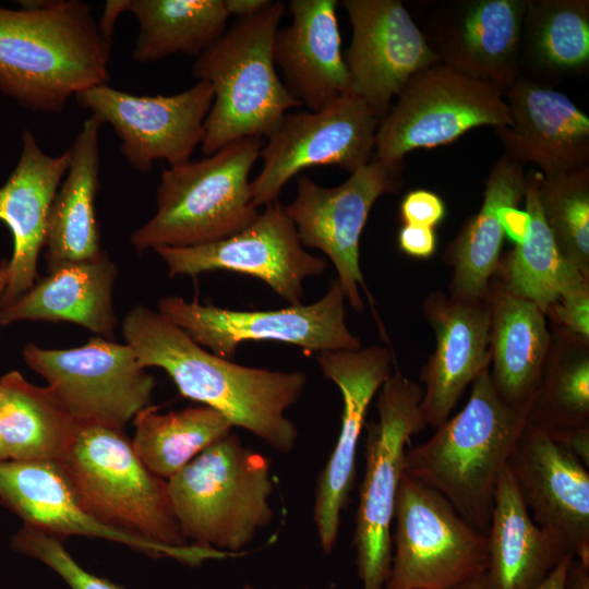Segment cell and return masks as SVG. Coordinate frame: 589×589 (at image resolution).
Segmentation results:
<instances>
[{"instance_id": "obj_1", "label": "cell", "mask_w": 589, "mask_h": 589, "mask_svg": "<svg viewBox=\"0 0 589 589\" xmlns=\"http://www.w3.org/2000/svg\"><path fill=\"white\" fill-rule=\"evenodd\" d=\"M125 344L144 368L163 369L179 393L213 408L274 449L290 453L298 440L286 410L302 395V371L244 366L206 351L158 311L135 305L122 321Z\"/></svg>"}, {"instance_id": "obj_2", "label": "cell", "mask_w": 589, "mask_h": 589, "mask_svg": "<svg viewBox=\"0 0 589 589\" xmlns=\"http://www.w3.org/2000/svg\"><path fill=\"white\" fill-rule=\"evenodd\" d=\"M110 50L83 1L0 8V92L29 110L60 112L71 96L107 83Z\"/></svg>"}, {"instance_id": "obj_3", "label": "cell", "mask_w": 589, "mask_h": 589, "mask_svg": "<svg viewBox=\"0 0 589 589\" xmlns=\"http://www.w3.org/2000/svg\"><path fill=\"white\" fill-rule=\"evenodd\" d=\"M529 412L504 401L490 369L471 384L465 407L424 443L407 448L405 474L443 495L471 526L486 533L502 472Z\"/></svg>"}, {"instance_id": "obj_4", "label": "cell", "mask_w": 589, "mask_h": 589, "mask_svg": "<svg viewBox=\"0 0 589 589\" xmlns=\"http://www.w3.org/2000/svg\"><path fill=\"white\" fill-rule=\"evenodd\" d=\"M284 11V2L272 1L264 10L237 19L196 57L192 74L214 92L201 143L206 156L241 139L267 136L289 109L302 106L274 62V39Z\"/></svg>"}, {"instance_id": "obj_5", "label": "cell", "mask_w": 589, "mask_h": 589, "mask_svg": "<svg viewBox=\"0 0 589 589\" xmlns=\"http://www.w3.org/2000/svg\"><path fill=\"white\" fill-rule=\"evenodd\" d=\"M180 529L193 544L241 556L274 517L271 461L228 434L167 480Z\"/></svg>"}, {"instance_id": "obj_6", "label": "cell", "mask_w": 589, "mask_h": 589, "mask_svg": "<svg viewBox=\"0 0 589 589\" xmlns=\"http://www.w3.org/2000/svg\"><path fill=\"white\" fill-rule=\"evenodd\" d=\"M263 145V137H245L201 160L163 168L157 211L130 243L140 252L193 247L243 230L259 215L249 175Z\"/></svg>"}, {"instance_id": "obj_7", "label": "cell", "mask_w": 589, "mask_h": 589, "mask_svg": "<svg viewBox=\"0 0 589 589\" xmlns=\"http://www.w3.org/2000/svg\"><path fill=\"white\" fill-rule=\"evenodd\" d=\"M79 501L95 518L167 546H187L167 480L148 470L122 431L80 423L60 461Z\"/></svg>"}, {"instance_id": "obj_8", "label": "cell", "mask_w": 589, "mask_h": 589, "mask_svg": "<svg viewBox=\"0 0 589 589\" xmlns=\"http://www.w3.org/2000/svg\"><path fill=\"white\" fill-rule=\"evenodd\" d=\"M422 393V386L396 370L380 388L378 420L366 425L365 471L353 534L362 589H383L388 576L392 522L407 446L426 426Z\"/></svg>"}, {"instance_id": "obj_9", "label": "cell", "mask_w": 589, "mask_h": 589, "mask_svg": "<svg viewBox=\"0 0 589 589\" xmlns=\"http://www.w3.org/2000/svg\"><path fill=\"white\" fill-rule=\"evenodd\" d=\"M386 589H454L484 574L485 533L438 492L404 473L395 504Z\"/></svg>"}, {"instance_id": "obj_10", "label": "cell", "mask_w": 589, "mask_h": 589, "mask_svg": "<svg viewBox=\"0 0 589 589\" xmlns=\"http://www.w3.org/2000/svg\"><path fill=\"white\" fill-rule=\"evenodd\" d=\"M509 123V109L498 89L438 62L416 73L381 118L373 159L402 164L416 148L448 144L473 128Z\"/></svg>"}, {"instance_id": "obj_11", "label": "cell", "mask_w": 589, "mask_h": 589, "mask_svg": "<svg viewBox=\"0 0 589 589\" xmlns=\"http://www.w3.org/2000/svg\"><path fill=\"white\" fill-rule=\"evenodd\" d=\"M345 292L337 279L311 304L268 311H236L169 296L158 312L196 344L228 359L241 342L275 340L310 352L357 350L361 342L346 324Z\"/></svg>"}, {"instance_id": "obj_12", "label": "cell", "mask_w": 589, "mask_h": 589, "mask_svg": "<svg viewBox=\"0 0 589 589\" xmlns=\"http://www.w3.org/2000/svg\"><path fill=\"white\" fill-rule=\"evenodd\" d=\"M23 358L79 423L122 431L148 406L155 387L154 376L131 346L101 337L73 349H44L29 342Z\"/></svg>"}, {"instance_id": "obj_13", "label": "cell", "mask_w": 589, "mask_h": 589, "mask_svg": "<svg viewBox=\"0 0 589 589\" xmlns=\"http://www.w3.org/2000/svg\"><path fill=\"white\" fill-rule=\"evenodd\" d=\"M381 117L347 94L317 111L287 112L266 136L263 167L250 182L257 207L276 200L284 185L312 166H337L350 173L370 163Z\"/></svg>"}, {"instance_id": "obj_14", "label": "cell", "mask_w": 589, "mask_h": 589, "mask_svg": "<svg viewBox=\"0 0 589 589\" xmlns=\"http://www.w3.org/2000/svg\"><path fill=\"white\" fill-rule=\"evenodd\" d=\"M401 184V164L373 159L333 188L300 177L296 199L284 206L302 245L321 250L333 263L346 299L357 312L364 309L359 287L365 288L359 263L360 236L376 200L396 193Z\"/></svg>"}, {"instance_id": "obj_15", "label": "cell", "mask_w": 589, "mask_h": 589, "mask_svg": "<svg viewBox=\"0 0 589 589\" xmlns=\"http://www.w3.org/2000/svg\"><path fill=\"white\" fill-rule=\"evenodd\" d=\"M74 96L82 108L112 127L127 161L148 172L156 160L169 167L190 161L202 143L214 92L207 82L199 81L175 95L137 96L104 83Z\"/></svg>"}, {"instance_id": "obj_16", "label": "cell", "mask_w": 589, "mask_h": 589, "mask_svg": "<svg viewBox=\"0 0 589 589\" xmlns=\"http://www.w3.org/2000/svg\"><path fill=\"white\" fill-rule=\"evenodd\" d=\"M155 251L171 277L236 272L263 280L290 305L302 304L303 281L327 268L326 260L304 249L278 200L265 205L253 223L233 236L200 245Z\"/></svg>"}, {"instance_id": "obj_17", "label": "cell", "mask_w": 589, "mask_h": 589, "mask_svg": "<svg viewBox=\"0 0 589 589\" xmlns=\"http://www.w3.org/2000/svg\"><path fill=\"white\" fill-rule=\"evenodd\" d=\"M352 26L344 56L350 94L361 98L382 118L390 100L418 72L441 61L402 2L344 0Z\"/></svg>"}, {"instance_id": "obj_18", "label": "cell", "mask_w": 589, "mask_h": 589, "mask_svg": "<svg viewBox=\"0 0 589 589\" xmlns=\"http://www.w3.org/2000/svg\"><path fill=\"white\" fill-rule=\"evenodd\" d=\"M392 353L387 347L324 351L316 361L323 375L334 382L342 396L340 432L336 445L318 476L313 521L320 545L330 553L340 528L356 476V455L369 406L390 376Z\"/></svg>"}, {"instance_id": "obj_19", "label": "cell", "mask_w": 589, "mask_h": 589, "mask_svg": "<svg viewBox=\"0 0 589 589\" xmlns=\"http://www.w3.org/2000/svg\"><path fill=\"white\" fill-rule=\"evenodd\" d=\"M0 498L32 526L52 537L84 536L128 545L151 556L172 557L188 564L224 558L228 553L190 544L167 546L105 525L79 501L60 464L51 460H0Z\"/></svg>"}, {"instance_id": "obj_20", "label": "cell", "mask_w": 589, "mask_h": 589, "mask_svg": "<svg viewBox=\"0 0 589 589\" xmlns=\"http://www.w3.org/2000/svg\"><path fill=\"white\" fill-rule=\"evenodd\" d=\"M508 467L538 527L589 567L588 467L528 422Z\"/></svg>"}, {"instance_id": "obj_21", "label": "cell", "mask_w": 589, "mask_h": 589, "mask_svg": "<svg viewBox=\"0 0 589 589\" xmlns=\"http://www.w3.org/2000/svg\"><path fill=\"white\" fill-rule=\"evenodd\" d=\"M423 313L434 332V351L420 371V404L426 425L446 421L466 388L490 368V309L488 299L470 303L441 290L423 301Z\"/></svg>"}, {"instance_id": "obj_22", "label": "cell", "mask_w": 589, "mask_h": 589, "mask_svg": "<svg viewBox=\"0 0 589 589\" xmlns=\"http://www.w3.org/2000/svg\"><path fill=\"white\" fill-rule=\"evenodd\" d=\"M504 96L510 123L495 133L505 155L543 177L588 166L589 118L565 94L519 77Z\"/></svg>"}, {"instance_id": "obj_23", "label": "cell", "mask_w": 589, "mask_h": 589, "mask_svg": "<svg viewBox=\"0 0 589 589\" xmlns=\"http://www.w3.org/2000/svg\"><path fill=\"white\" fill-rule=\"evenodd\" d=\"M528 0H470L438 22L443 63L503 95L519 79V51Z\"/></svg>"}, {"instance_id": "obj_24", "label": "cell", "mask_w": 589, "mask_h": 589, "mask_svg": "<svg viewBox=\"0 0 589 589\" xmlns=\"http://www.w3.org/2000/svg\"><path fill=\"white\" fill-rule=\"evenodd\" d=\"M69 164V149L59 156H49L31 131L23 133L19 163L0 188V220L13 237L9 281L0 297V309L15 302L34 286L49 211Z\"/></svg>"}, {"instance_id": "obj_25", "label": "cell", "mask_w": 589, "mask_h": 589, "mask_svg": "<svg viewBox=\"0 0 589 589\" xmlns=\"http://www.w3.org/2000/svg\"><path fill=\"white\" fill-rule=\"evenodd\" d=\"M337 5L336 0H292L291 22L275 35V65L281 70L289 93L310 111L350 94Z\"/></svg>"}, {"instance_id": "obj_26", "label": "cell", "mask_w": 589, "mask_h": 589, "mask_svg": "<svg viewBox=\"0 0 589 589\" xmlns=\"http://www.w3.org/2000/svg\"><path fill=\"white\" fill-rule=\"evenodd\" d=\"M526 193L522 165L507 155L493 166L485 181L483 203L443 253L452 269L449 297L462 302H483L501 261L506 236L505 212L517 207Z\"/></svg>"}, {"instance_id": "obj_27", "label": "cell", "mask_w": 589, "mask_h": 589, "mask_svg": "<svg viewBox=\"0 0 589 589\" xmlns=\"http://www.w3.org/2000/svg\"><path fill=\"white\" fill-rule=\"evenodd\" d=\"M490 371L508 405L530 411L552 345L544 312L533 302L490 283Z\"/></svg>"}, {"instance_id": "obj_28", "label": "cell", "mask_w": 589, "mask_h": 589, "mask_svg": "<svg viewBox=\"0 0 589 589\" xmlns=\"http://www.w3.org/2000/svg\"><path fill=\"white\" fill-rule=\"evenodd\" d=\"M101 125V121L92 115L69 148L67 177L48 215L45 260L49 273L95 261L104 253L95 213Z\"/></svg>"}, {"instance_id": "obj_29", "label": "cell", "mask_w": 589, "mask_h": 589, "mask_svg": "<svg viewBox=\"0 0 589 589\" xmlns=\"http://www.w3.org/2000/svg\"><path fill=\"white\" fill-rule=\"evenodd\" d=\"M117 277L118 267L106 252L95 261L49 273L15 302L0 309V324L70 322L113 341L117 317L112 290Z\"/></svg>"}, {"instance_id": "obj_30", "label": "cell", "mask_w": 589, "mask_h": 589, "mask_svg": "<svg viewBox=\"0 0 589 589\" xmlns=\"http://www.w3.org/2000/svg\"><path fill=\"white\" fill-rule=\"evenodd\" d=\"M485 536V589H533L570 555L533 521L508 466L497 482Z\"/></svg>"}, {"instance_id": "obj_31", "label": "cell", "mask_w": 589, "mask_h": 589, "mask_svg": "<svg viewBox=\"0 0 589 589\" xmlns=\"http://www.w3.org/2000/svg\"><path fill=\"white\" fill-rule=\"evenodd\" d=\"M539 176L537 171L526 176L527 232L501 259L491 281L545 312L560 298L589 288V278L564 257L545 223L539 201Z\"/></svg>"}, {"instance_id": "obj_32", "label": "cell", "mask_w": 589, "mask_h": 589, "mask_svg": "<svg viewBox=\"0 0 589 589\" xmlns=\"http://www.w3.org/2000/svg\"><path fill=\"white\" fill-rule=\"evenodd\" d=\"M79 426L48 386H35L17 371L0 378V444L8 458L60 461Z\"/></svg>"}, {"instance_id": "obj_33", "label": "cell", "mask_w": 589, "mask_h": 589, "mask_svg": "<svg viewBox=\"0 0 589 589\" xmlns=\"http://www.w3.org/2000/svg\"><path fill=\"white\" fill-rule=\"evenodd\" d=\"M139 22L132 52L152 62L184 52L196 57L225 32L230 16L225 0H121Z\"/></svg>"}, {"instance_id": "obj_34", "label": "cell", "mask_w": 589, "mask_h": 589, "mask_svg": "<svg viewBox=\"0 0 589 589\" xmlns=\"http://www.w3.org/2000/svg\"><path fill=\"white\" fill-rule=\"evenodd\" d=\"M134 425L135 454L148 470L165 480L232 429L227 418L204 405L167 413L147 406L134 417Z\"/></svg>"}, {"instance_id": "obj_35", "label": "cell", "mask_w": 589, "mask_h": 589, "mask_svg": "<svg viewBox=\"0 0 589 589\" xmlns=\"http://www.w3.org/2000/svg\"><path fill=\"white\" fill-rule=\"evenodd\" d=\"M527 422L548 433L589 425V341L555 326Z\"/></svg>"}, {"instance_id": "obj_36", "label": "cell", "mask_w": 589, "mask_h": 589, "mask_svg": "<svg viewBox=\"0 0 589 589\" xmlns=\"http://www.w3.org/2000/svg\"><path fill=\"white\" fill-rule=\"evenodd\" d=\"M524 25L532 61L553 72L577 71L589 62V2L528 1Z\"/></svg>"}, {"instance_id": "obj_37", "label": "cell", "mask_w": 589, "mask_h": 589, "mask_svg": "<svg viewBox=\"0 0 589 589\" xmlns=\"http://www.w3.org/2000/svg\"><path fill=\"white\" fill-rule=\"evenodd\" d=\"M545 223L564 257L589 278V167L539 176Z\"/></svg>"}, {"instance_id": "obj_38", "label": "cell", "mask_w": 589, "mask_h": 589, "mask_svg": "<svg viewBox=\"0 0 589 589\" xmlns=\"http://www.w3.org/2000/svg\"><path fill=\"white\" fill-rule=\"evenodd\" d=\"M14 550L39 560L59 574L72 589H123L81 567L62 543L48 533L24 525L12 541Z\"/></svg>"}, {"instance_id": "obj_39", "label": "cell", "mask_w": 589, "mask_h": 589, "mask_svg": "<svg viewBox=\"0 0 589 589\" xmlns=\"http://www.w3.org/2000/svg\"><path fill=\"white\" fill-rule=\"evenodd\" d=\"M544 314L556 327L589 341V288L560 298Z\"/></svg>"}, {"instance_id": "obj_40", "label": "cell", "mask_w": 589, "mask_h": 589, "mask_svg": "<svg viewBox=\"0 0 589 589\" xmlns=\"http://www.w3.org/2000/svg\"><path fill=\"white\" fill-rule=\"evenodd\" d=\"M446 206L435 193L418 189L405 195L400 203L404 224L435 228L445 217Z\"/></svg>"}, {"instance_id": "obj_41", "label": "cell", "mask_w": 589, "mask_h": 589, "mask_svg": "<svg viewBox=\"0 0 589 589\" xmlns=\"http://www.w3.org/2000/svg\"><path fill=\"white\" fill-rule=\"evenodd\" d=\"M434 228L404 224L398 232V247L409 256L429 259L436 250Z\"/></svg>"}, {"instance_id": "obj_42", "label": "cell", "mask_w": 589, "mask_h": 589, "mask_svg": "<svg viewBox=\"0 0 589 589\" xmlns=\"http://www.w3.org/2000/svg\"><path fill=\"white\" fill-rule=\"evenodd\" d=\"M546 434L575 455L586 467L589 466V425L551 433L546 432Z\"/></svg>"}, {"instance_id": "obj_43", "label": "cell", "mask_w": 589, "mask_h": 589, "mask_svg": "<svg viewBox=\"0 0 589 589\" xmlns=\"http://www.w3.org/2000/svg\"><path fill=\"white\" fill-rule=\"evenodd\" d=\"M271 3L269 0H225L229 15H236L237 19L253 15Z\"/></svg>"}, {"instance_id": "obj_44", "label": "cell", "mask_w": 589, "mask_h": 589, "mask_svg": "<svg viewBox=\"0 0 589 589\" xmlns=\"http://www.w3.org/2000/svg\"><path fill=\"white\" fill-rule=\"evenodd\" d=\"M574 556L566 555L555 568L533 589H565V579Z\"/></svg>"}, {"instance_id": "obj_45", "label": "cell", "mask_w": 589, "mask_h": 589, "mask_svg": "<svg viewBox=\"0 0 589 589\" xmlns=\"http://www.w3.org/2000/svg\"><path fill=\"white\" fill-rule=\"evenodd\" d=\"M565 589H589V567L574 558L567 570Z\"/></svg>"}, {"instance_id": "obj_46", "label": "cell", "mask_w": 589, "mask_h": 589, "mask_svg": "<svg viewBox=\"0 0 589 589\" xmlns=\"http://www.w3.org/2000/svg\"><path fill=\"white\" fill-rule=\"evenodd\" d=\"M454 589H485L484 574H480Z\"/></svg>"}, {"instance_id": "obj_47", "label": "cell", "mask_w": 589, "mask_h": 589, "mask_svg": "<svg viewBox=\"0 0 589 589\" xmlns=\"http://www.w3.org/2000/svg\"><path fill=\"white\" fill-rule=\"evenodd\" d=\"M10 268L9 261H2L0 265V297L9 281Z\"/></svg>"}, {"instance_id": "obj_48", "label": "cell", "mask_w": 589, "mask_h": 589, "mask_svg": "<svg viewBox=\"0 0 589 589\" xmlns=\"http://www.w3.org/2000/svg\"><path fill=\"white\" fill-rule=\"evenodd\" d=\"M7 458H8V457H7V455H5V453H4L3 448H2V446H1V444H0V460H5Z\"/></svg>"}, {"instance_id": "obj_49", "label": "cell", "mask_w": 589, "mask_h": 589, "mask_svg": "<svg viewBox=\"0 0 589 589\" xmlns=\"http://www.w3.org/2000/svg\"><path fill=\"white\" fill-rule=\"evenodd\" d=\"M243 589H256L255 587L251 586V585H245L243 587ZM303 589H306V588H303Z\"/></svg>"}]
</instances>
